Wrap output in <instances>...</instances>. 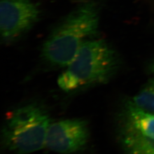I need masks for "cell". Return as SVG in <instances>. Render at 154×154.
I'll return each instance as SVG.
<instances>
[{"label":"cell","instance_id":"obj_1","mask_svg":"<svg viewBox=\"0 0 154 154\" xmlns=\"http://www.w3.org/2000/svg\"><path fill=\"white\" fill-rule=\"evenodd\" d=\"M100 7L95 0H86L69 13L46 39L42 60L51 66H67L83 44L97 32Z\"/></svg>","mask_w":154,"mask_h":154},{"label":"cell","instance_id":"obj_2","mask_svg":"<svg viewBox=\"0 0 154 154\" xmlns=\"http://www.w3.org/2000/svg\"><path fill=\"white\" fill-rule=\"evenodd\" d=\"M90 39L83 44L58 78V85L64 91L106 83L118 70L119 58L110 44L103 39Z\"/></svg>","mask_w":154,"mask_h":154},{"label":"cell","instance_id":"obj_3","mask_svg":"<svg viewBox=\"0 0 154 154\" xmlns=\"http://www.w3.org/2000/svg\"><path fill=\"white\" fill-rule=\"evenodd\" d=\"M50 119L44 107L36 103L25 105L10 112L2 130L4 148L18 154H30L42 149Z\"/></svg>","mask_w":154,"mask_h":154},{"label":"cell","instance_id":"obj_4","mask_svg":"<svg viewBox=\"0 0 154 154\" xmlns=\"http://www.w3.org/2000/svg\"><path fill=\"white\" fill-rule=\"evenodd\" d=\"M119 142L125 154H154V114L127 100L118 116Z\"/></svg>","mask_w":154,"mask_h":154},{"label":"cell","instance_id":"obj_5","mask_svg":"<svg viewBox=\"0 0 154 154\" xmlns=\"http://www.w3.org/2000/svg\"><path fill=\"white\" fill-rule=\"evenodd\" d=\"M39 11L32 0H1V41L11 44L28 33L38 21Z\"/></svg>","mask_w":154,"mask_h":154},{"label":"cell","instance_id":"obj_6","mask_svg":"<svg viewBox=\"0 0 154 154\" xmlns=\"http://www.w3.org/2000/svg\"><path fill=\"white\" fill-rule=\"evenodd\" d=\"M88 138L87 122L80 119H66L50 125L45 146L59 154H72L82 149Z\"/></svg>","mask_w":154,"mask_h":154},{"label":"cell","instance_id":"obj_7","mask_svg":"<svg viewBox=\"0 0 154 154\" xmlns=\"http://www.w3.org/2000/svg\"><path fill=\"white\" fill-rule=\"evenodd\" d=\"M130 99L140 109L154 114V78L149 79Z\"/></svg>","mask_w":154,"mask_h":154},{"label":"cell","instance_id":"obj_8","mask_svg":"<svg viewBox=\"0 0 154 154\" xmlns=\"http://www.w3.org/2000/svg\"><path fill=\"white\" fill-rule=\"evenodd\" d=\"M149 70L151 73L154 74V60L151 62L149 66Z\"/></svg>","mask_w":154,"mask_h":154}]
</instances>
